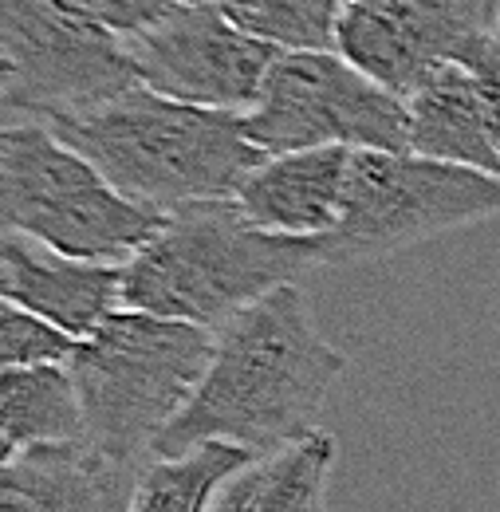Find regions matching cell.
<instances>
[{
    "label": "cell",
    "instance_id": "6da1fadb",
    "mask_svg": "<svg viewBox=\"0 0 500 512\" xmlns=\"http://www.w3.org/2000/svg\"><path fill=\"white\" fill-rule=\"evenodd\" d=\"M343 371L347 355L315 327L304 288H276L213 331L209 367L150 457H178L205 442L268 457L319 430L315 418Z\"/></svg>",
    "mask_w": 500,
    "mask_h": 512
},
{
    "label": "cell",
    "instance_id": "7a4b0ae2",
    "mask_svg": "<svg viewBox=\"0 0 500 512\" xmlns=\"http://www.w3.org/2000/svg\"><path fill=\"white\" fill-rule=\"evenodd\" d=\"M48 127L123 197L158 213L237 197L268 158L249 142L241 115L174 103L142 83Z\"/></svg>",
    "mask_w": 500,
    "mask_h": 512
},
{
    "label": "cell",
    "instance_id": "3957f363",
    "mask_svg": "<svg viewBox=\"0 0 500 512\" xmlns=\"http://www.w3.org/2000/svg\"><path fill=\"white\" fill-rule=\"evenodd\" d=\"M312 268H323L319 241L256 229L233 197L193 201L123 264V308L217 331Z\"/></svg>",
    "mask_w": 500,
    "mask_h": 512
},
{
    "label": "cell",
    "instance_id": "277c9868",
    "mask_svg": "<svg viewBox=\"0 0 500 512\" xmlns=\"http://www.w3.org/2000/svg\"><path fill=\"white\" fill-rule=\"evenodd\" d=\"M213 355V331L119 308L79 339L67 371L87 422V446L119 465H146Z\"/></svg>",
    "mask_w": 500,
    "mask_h": 512
},
{
    "label": "cell",
    "instance_id": "5b68a950",
    "mask_svg": "<svg viewBox=\"0 0 500 512\" xmlns=\"http://www.w3.org/2000/svg\"><path fill=\"white\" fill-rule=\"evenodd\" d=\"M162 217L123 197L48 123H0V221L8 233L123 268L158 233Z\"/></svg>",
    "mask_w": 500,
    "mask_h": 512
},
{
    "label": "cell",
    "instance_id": "8992f818",
    "mask_svg": "<svg viewBox=\"0 0 500 512\" xmlns=\"http://www.w3.org/2000/svg\"><path fill=\"white\" fill-rule=\"evenodd\" d=\"M500 217V178L410 150H355L343 217L319 241L327 264H371Z\"/></svg>",
    "mask_w": 500,
    "mask_h": 512
},
{
    "label": "cell",
    "instance_id": "52a82bcc",
    "mask_svg": "<svg viewBox=\"0 0 500 512\" xmlns=\"http://www.w3.org/2000/svg\"><path fill=\"white\" fill-rule=\"evenodd\" d=\"M260 154L296 150H410L406 99L390 95L339 52H284L260 103L241 115Z\"/></svg>",
    "mask_w": 500,
    "mask_h": 512
},
{
    "label": "cell",
    "instance_id": "ba28073f",
    "mask_svg": "<svg viewBox=\"0 0 500 512\" xmlns=\"http://www.w3.org/2000/svg\"><path fill=\"white\" fill-rule=\"evenodd\" d=\"M0 52L16 67L8 107L36 123L83 115L138 87L126 40L75 0H0Z\"/></svg>",
    "mask_w": 500,
    "mask_h": 512
},
{
    "label": "cell",
    "instance_id": "9c48e42d",
    "mask_svg": "<svg viewBox=\"0 0 500 512\" xmlns=\"http://www.w3.org/2000/svg\"><path fill=\"white\" fill-rule=\"evenodd\" d=\"M138 83L174 103L249 115L284 52L233 28L213 4H174L150 32L126 40Z\"/></svg>",
    "mask_w": 500,
    "mask_h": 512
},
{
    "label": "cell",
    "instance_id": "30bf717a",
    "mask_svg": "<svg viewBox=\"0 0 500 512\" xmlns=\"http://www.w3.org/2000/svg\"><path fill=\"white\" fill-rule=\"evenodd\" d=\"M493 12L481 0H351L339 12L335 52L398 99L441 67L461 64Z\"/></svg>",
    "mask_w": 500,
    "mask_h": 512
},
{
    "label": "cell",
    "instance_id": "8fae6325",
    "mask_svg": "<svg viewBox=\"0 0 500 512\" xmlns=\"http://www.w3.org/2000/svg\"><path fill=\"white\" fill-rule=\"evenodd\" d=\"M0 296L79 343L123 308V268L0 233Z\"/></svg>",
    "mask_w": 500,
    "mask_h": 512
},
{
    "label": "cell",
    "instance_id": "7c38bea8",
    "mask_svg": "<svg viewBox=\"0 0 500 512\" xmlns=\"http://www.w3.org/2000/svg\"><path fill=\"white\" fill-rule=\"evenodd\" d=\"M355 150H296L268 154L233 197L256 229L272 237L323 241L343 217L347 174Z\"/></svg>",
    "mask_w": 500,
    "mask_h": 512
},
{
    "label": "cell",
    "instance_id": "4fadbf2b",
    "mask_svg": "<svg viewBox=\"0 0 500 512\" xmlns=\"http://www.w3.org/2000/svg\"><path fill=\"white\" fill-rule=\"evenodd\" d=\"M138 473L87 442L24 449L0 469V512H126Z\"/></svg>",
    "mask_w": 500,
    "mask_h": 512
},
{
    "label": "cell",
    "instance_id": "5bb4252c",
    "mask_svg": "<svg viewBox=\"0 0 500 512\" xmlns=\"http://www.w3.org/2000/svg\"><path fill=\"white\" fill-rule=\"evenodd\" d=\"M406 138L410 154L500 178V154L489 134L485 95L465 64L441 67L426 87L406 99Z\"/></svg>",
    "mask_w": 500,
    "mask_h": 512
},
{
    "label": "cell",
    "instance_id": "9a60e30c",
    "mask_svg": "<svg viewBox=\"0 0 500 512\" xmlns=\"http://www.w3.org/2000/svg\"><path fill=\"white\" fill-rule=\"evenodd\" d=\"M331 469L335 438L315 430L229 477L209 512H327Z\"/></svg>",
    "mask_w": 500,
    "mask_h": 512
},
{
    "label": "cell",
    "instance_id": "2e32d148",
    "mask_svg": "<svg viewBox=\"0 0 500 512\" xmlns=\"http://www.w3.org/2000/svg\"><path fill=\"white\" fill-rule=\"evenodd\" d=\"M0 442L12 453L87 442L83 406L67 363H28L0 371Z\"/></svg>",
    "mask_w": 500,
    "mask_h": 512
},
{
    "label": "cell",
    "instance_id": "e0dca14e",
    "mask_svg": "<svg viewBox=\"0 0 500 512\" xmlns=\"http://www.w3.org/2000/svg\"><path fill=\"white\" fill-rule=\"evenodd\" d=\"M256 453L225 442L178 453V457H150L134 481L126 512H209L229 477H237Z\"/></svg>",
    "mask_w": 500,
    "mask_h": 512
},
{
    "label": "cell",
    "instance_id": "ac0fdd59",
    "mask_svg": "<svg viewBox=\"0 0 500 512\" xmlns=\"http://www.w3.org/2000/svg\"><path fill=\"white\" fill-rule=\"evenodd\" d=\"M233 28L276 52H335L343 0H209Z\"/></svg>",
    "mask_w": 500,
    "mask_h": 512
},
{
    "label": "cell",
    "instance_id": "d6986e66",
    "mask_svg": "<svg viewBox=\"0 0 500 512\" xmlns=\"http://www.w3.org/2000/svg\"><path fill=\"white\" fill-rule=\"evenodd\" d=\"M71 339L56 327L28 316L24 308L8 304L0 296V371L4 367H28V363H67Z\"/></svg>",
    "mask_w": 500,
    "mask_h": 512
},
{
    "label": "cell",
    "instance_id": "ffe728a7",
    "mask_svg": "<svg viewBox=\"0 0 500 512\" xmlns=\"http://www.w3.org/2000/svg\"><path fill=\"white\" fill-rule=\"evenodd\" d=\"M91 20L111 28L119 40H134L170 16L174 0H75Z\"/></svg>",
    "mask_w": 500,
    "mask_h": 512
},
{
    "label": "cell",
    "instance_id": "44dd1931",
    "mask_svg": "<svg viewBox=\"0 0 500 512\" xmlns=\"http://www.w3.org/2000/svg\"><path fill=\"white\" fill-rule=\"evenodd\" d=\"M461 64L469 67L481 83V95H485V115H489V134H493V146L500 154V16L489 20V28L481 32V40L465 52Z\"/></svg>",
    "mask_w": 500,
    "mask_h": 512
},
{
    "label": "cell",
    "instance_id": "7402d4cb",
    "mask_svg": "<svg viewBox=\"0 0 500 512\" xmlns=\"http://www.w3.org/2000/svg\"><path fill=\"white\" fill-rule=\"evenodd\" d=\"M12 83H16V67H12V60H8L4 52H0V107H8Z\"/></svg>",
    "mask_w": 500,
    "mask_h": 512
},
{
    "label": "cell",
    "instance_id": "603a6c76",
    "mask_svg": "<svg viewBox=\"0 0 500 512\" xmlns=\"http://www.w3.org/2000/svg\"><path fill=\"white\" fill-rule=\"evenodd\" d=\"M12 457H16V453H12V449H8V446H4V442H0V469H4V465H8Z\"/></svg>",
    "mask_w": 500,
    "mask_h": 512
},
{
    "label": "cell",
    "instance_id": "cb8c5ba5",
    "mask_svg": "<svg viewBox=\"0 0 500 512\" xmlns=\"http://www.w3.org/2000/svg\"><path fill=\"white\" fill-rule=\"evenodd\" d=\"M174 4H209V0H174Z\"/></svg>",
    "mask_w": 500,
    "mask_h": 512
},
{
    "label": "cell",
    "instance_id": "d4e9b609",
    "mask_svg": "<svg viewBox=\"0 0 500 512\" xmlns=\"http://www.w3.org/2000/svg\"><path fill=\"white\" fill-rule=\"evenodd\" d=\"M0 233H8V229H4V221H0Z\"/></svg>",
    "mask_w": 500,
    "mask_h": 512
},
{
    "label": "cell",
    "instance_id": "484cf974",
    "mask_svg": "<svg viewBox=\"0 0 500 512\" xmlns=\"http://www.w3.org/2000/svg\"><path fill=\"white\" fill-rule=\"evenodd\" d=\"M343 4H351V0H343Z\"/></svg>",
    "mask_w": 500,
    "mask_h": 512
}]
</instances>
